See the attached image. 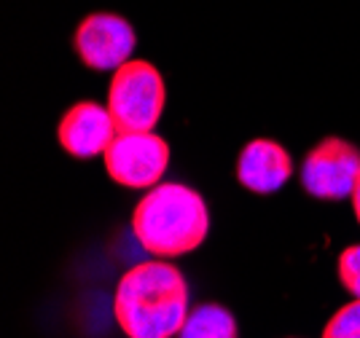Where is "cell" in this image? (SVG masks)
Listing matches in <instances>:
<instances>
[{"instance_id":"obj_10","label":"cell","mask_w":360,"mask_h":338,"mask_svg":"<svg viewBox=\"0 0 360 338\" xmlns=\"http://www.w3.org/2000/svg\"><path fill=\"white\" fill-rule=\"evenodd\" d=\"M323 338H360V301L355 298L330 317Z\"/></svg>"},{"instance_id":"obj_8","label":"cell","mask_w":360,"mask_h":338,"mask_svg":"<svg viewBox=\"0 0 360 338\" xmlns=\"http://www.w3.org/2000/svg\"><path fill=\"white\" fill-rule=\"evenodd\" d=\"M293 175L290 153L280 143L253 140L245 145L237 162V180L253 193H274Z\"/></svg>"},{"instance_id":"obj_9","label":"cell","mask_w":360,"mask_h":338,"mask_svg":"<svg viewBox=\"0 0 360 338\" xmlns=\"http://www.w3.org/2000/svg\"><path fill=\"white\" fill-rule=\"evenodd\" d=\"M180 338H237V320L221 304H202L188 311V320L180 327Z\"/></svg>"},{"instance_id":"obj_3","label":"cell","mask_w":360,"mask_h":338,"mask_svg":"<svg viewBox=\"0 0 360 338\" xmlns=\"http://www.w3.org/2000/svg\"><path fill=\"white\" fill-rule=\"evenodd\" d=\"M167 86L162 73L146 59H129L113 73L108 110L119 132H150L165 110Z\"/></svg>"},{"instance_id":"obj_5","label":"cell","mask_w":360,"mask_h":338,"mask_svg":"<svg viewBox=\"0 0 360 338\" xmlns=\"http://www.w3.org/2000/svg\"><path fill=\"white\" fill-rule=\"evenodd\" d=\"M360 175V150L342 137H326L309 150L301 167V183L309 196L339 202L349 199Z\"/></svg>"},{"instance_id":"obj_1","label":"cell","mask_w":360,"mask_h":338,"mask_svg":"<svg viewBox=\"0 0 360 338\" xmlns=\"http://www.w3.org/2000/svg\"><path fill=\"white\" fill-rule=\"evenodd\" d=\"M113 314L129 338L178 336L188 320V285L172 264H137L119 280Z\"/></svg>"},{"instance_id":"obj_12","label":"cell","mask_w":360,"mask_h":338,"mask_svg":"<svg viewBox=\"0 0 360 338\" xmlns=\"http://www.w3.org/2000/svg\"><path fill=\"white\" fill-rule=\"evenodd\" d=\"M352 207H355V215H358V223H360V175H358V183H355V191H352Z\"/></svg>"},{"instance_id":"obj_2","label":"cell","mask_w":360,"mask_h":338,"mask_svg":"<svg viewBox=\"0 0 360 338\" xmlns=\"http://www.w3.org/2000/svg\"><path fill=\"white\" fill-rule=\"evenodd\" d=\"M140 247L156 258H178L196 250L210 231V209L205 199L180 183L153 186L132 215Z\"/></svg>"},{"instance_id":"obj_6","label":"cell","mask_w":360,"mask_h":338,"mask_svg":"<svg viewBox=\"0 0 360 338\" xmlns=\"http://www.w3.org/2000/svg\"><path fill=\"white\" fill-rule=\"evenodd\" d=\"M73 46L91 70H119L135 48V30L116 14H91L78 25Z\"/></svg>"},{"instance_id":"obj_7","label":"cell","mask_w":360,"mask_h":338,"mask_svg":"<svg viewBox=\"0 0 360 338\" xmlns=\"http://www.w3.org/2000/svg\"><path fill=\"white\" fill-rule=\"evenodd\" d=\"M116 134H119V126L110 110L97 103L73 105L57 126L60 145L75 159H94L105 153Z\"/></svg>"},{"instance_id":"obj_4","label":"cell","mask_w":360,"mask_h":338,"mask_svg":"<svg viewBox=\"0 0 360 338\" xmlns=\"http://www.w3.org/2000/svg\"><path fill=\"white\" fill-rule=\"evenodd\" d=\"M105 169L124 188L159 186L169 164V145L153 132H119L108 145Z\"/></svg>"},{"instance_id":"obj_11","label":"cell","mask_w":360,"mask_h":338,"mask_svg":"<svg viewBox=\"0 0 360 338\" xmlns=\"http://www.w3.org/2000/svg\"><path fill=\"white\" fill-rule=\"evenodd\" d=\"M336 271H339V282L360 301V245L347 247V250L339 255Z\"/></svg>"}]
</instances>
